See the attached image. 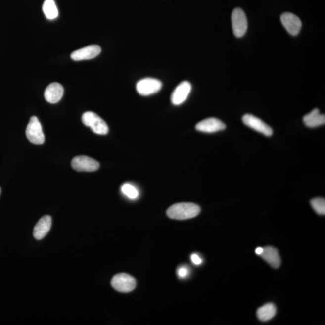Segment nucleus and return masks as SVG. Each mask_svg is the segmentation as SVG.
I'll return each mask as SVG.
<instances>
[{
  "label": "nucleus",
  "mask_w": 325,
  "mask_h": 325,
  "mask_svg": "<svg viewBox=\"0 0 325 325\" xmlns=\"http://www.w3.org/2000/svg\"><path fill=\"white\" fill-rule=\"evenodd\" d=\"M201 212L199 205L191 202H181L172 205L167 210L169 218L176 220H186L194 218Z\"/></svg>",
  "instance_id": "1"
},
{
  "label": "nucleus",
  "mask_w": 325,
  "mask_h": 325,
  "mask_svg": "<svg viewBox=\"0 0 325 325\" xmlns=\"http://www.w3.org/2000/svg\"><path fill=\"white\" fill-rule=\"evenodd\" d=\"M83 123L90 127L96 134L105 135L108 132V127L103 119L93 112H87L82 116Z\"/></svg>",
  "instance_id": "2"
},
{
  "label": "nucleus",
  "mask_w": 325,
  "mask_h": 325,
  "mask_svg": "<svg viewBox=\"0 0 325 325\" xmlns=\"http://www.w3.org/2000/svg\"><path fill=\"white\" fill-rule=\"evenodd\" d=\"M26 136L30 143L36 145L43 144L45 141L43 128L36 116H32L30 119L26 129Z\"/></svg>",
  "instance_id": "3"
},
{
  "label": "nucleus",
  "mask_w": 325,
  "mask_h": 325,
  "mask_svg": "<svg viewBox=\"0 0 325 325\" xmlns=\"http://www.w3.org/2000/svg\"><path fill=\"white\" fill-rule=\"evenodd\" d=\"M111 284L115 290L121 293H129L135 290L136 281L130 275L121 273L113 277Z\"/></svg>",
  "instance_id": "4"
},
{
  "label": "nucleus",
  "mask_w": 325,
  "mask_h": 325,
  "mask_svg": "<svg viewBox=\"0 0 325 325\" xmlns=\"http://www.w3.org/2000/svg\"><path fill=\"white\" fill-rule=\"evenodd\" d=\"M232 22L235 36L243 37L248 30V20L244 11L240 8H235L232 13Z\"/></svg>",
  "instance_id": "5"
},
{
  "label": "nucleus",
  "mask_w": 325,
  "mask_h": 325,
  "mask_svg": "<svg viewBox=\"0 0 325 325\" xmlns=\"http://www.w3.org/2000/svg\"><path fill=\"white\" fill-rule=\"evenodd\" d=\"M162 88V82L154 78H145L136 84V91L141 96H149L156 93Z\"/></svg>",
  "instance_id": "6"
},
{
  "label": "nucleus",
  "mask_w": 325,
  "mask_h": 325,
  "mask_svg": "<svg viewBox=\"0 0 325 325\" xmlns=\"http://www.w3.org/2000/svg\"><path fill=\"white\" fill-rule=\"evenodd\" d=\"M72 168L79 172H94L99 168V163L93 158L80 155L74 157L71 162Z\"/></svg>",
  "instance_id": "7"
},
{
  "label": "nucleus",
  "mask_w": 325,
  "mask_h": 325,
  "mask_svg": "<svg viewBox=\"0 0 325 325\" xmlns=\"http://www.w3.org/2000/svg\"><path fill=\"white\" fill-rule=\"evenodd\" d=\"M242 121L246 126L266 136H271L273 135V130L270 126L263 122L262 119L251 115V114L244 115L243 116Z\"/></svg>",
  "instance_id": "8"
},
{
  "label": "nucleus",
  "mask_w": 325,
  "mask_h": 325,
  "mask_svg": "<svg viewBox=\"0 0 325 325\" xmlns=\"http://www.w3.org/2000/svg\"><path fill=\"white\" fill-rule=\"evenodd\" d=\"M280 21L287 31L291 35H298L302 28V21L292 13L285 12L280 16Z\"/></svg>",
  "instance_id": "9"
},
{
  "label": "nucleus",
  "mask_w": 325,
  "mask_h": 325,
  "mask_svg": "<svg viewBox=\"0 0 325 325\" xmlns=\"http://www.w3.org/2000/svg\"><path fill=\"white\" fill-rule=\"evenodd\" d=\"M226 125L220 119L210 118L204 119L196 125V129L198 131L212 133L226 129Z\"/></svg>",
  "instance_id": "10"
},
{
  "label": "nucleus",
  "mask_w": 325,
  "mask_h": 325,
  "mask_svg": "<svg viewBox=\"0 0 325 325\" xmlns=\"http://www.w3.org/2000/svg\"><path fill=\"white\" fill-rule=\"evenodd\" d=\"M191 91V85L190 83L187 81L180 83L172 93V103L174 105H179L183 104L189 96Z\"/></svg>",
  "instance_id": "11"
},
{
  "label": "nucleus",
  "mask_w": 325,
  "mask_h": 325,
  "mask_svg": "<svg viewBox=\"0 0 325 325\" xmlns=\"http://www.w3.org/2000/svg\"><path fill=\"white\" fill-rule=\"evenodd\" d=\"M101 52V47L97 45H91L76 50L72 52L71 57L75 61L90 60L98 56Z\"/></svg>",
  "instance_id": "12"
},
{
  "label": "nucleus",
  "mask_w": 325,
  "mask_h": 325,
  "mask_svg": "<svg viewBox=\"0 0 325 325\" xmlns=\"http://www.w3.org/2000/svg\"><path fill=\"white\" fill-rule=\"evenodd\" d=\"M52 225V218L49 215H46L40 219L33 230V237L35 239L40 240L45 237L49 232Z\"/></svg>",
  "instance_id": "13"
},
{
  "label": "nucleus",
  "mask_w": 325,
  "mask_h": 325,
  "mask_svg": "<svg viewBox=\"0 0 325 325\" xmlns=\"http://www.w3.org/2000/svg\"><path fill=\"white\" fill-rule=\"evenodd\" d=\"M64 89L59 83H52L46 88L44 97L47 102L51 104L57 103L62 99Z\"/></svg>",
  "instance_id": "14"
},
{
  "label": "nucleus",
  "mask_w": 325,
  "mask_h": 325,
  "mask_svg": "<svg viewBox=\"0 0 325 325\" xmlns=\"http://www.w3.org/2000/svg\"><path fill=\"white\" fill-rule=\"evenodd\" d=\"M264 260L275 269L279 268L280 265V258L279 251L276 248L272 246H267L263 248L260 254Z\"/></svg>",
  "instance_id": "15"
},
{
  "label": "nucleus",
  "mask_w": 325,
  "mask_h": 325,
  "mask_svg": "<svg viewBox=\"0 0 325 325\" xmlns=\"http://www.w3.org/2000/svg\"><path fill=\"white\" fill-rule=\"evenodd\" d=\"M305 126L310 128H315L322 126L325 123V116L321 114L318 108H315L303 118Z\"/></svg>",
  "instance_id": "16"
},
{
  "label": "nucleus",
  "mask_w": 325,
  "mask_h": 325,
  "mask_svg": "<svg viewBox=\"0 0 325 325\" xmlns=\"http://www.w3.org/2000/svg\"><path fill=\"white\" fill-rule=\"evenodd\" d=\"M277 308L276 305L272 303H268L263 306L258 308L257 315L258 319L262 322H267L271 320L276 316Z\"/></svg>",
  "instance_id": "17"
},
{
  "label": "nucleus",
  "mask_w": 325,
  "mask_h": 325,
  "mask_svg": "<svg viewBox=\"0 0 325 325\" xmlns=\"http://www.w3.org/2000/svg\"><path fill=\"white\" fill-rule=\"evenodd\" d=\"M43 10L48 19H54L59 15V12L54 0H46L44 2Z\"/></svg>",
  "instance_id": "18"
},
{
  "label": "nucleus",
  "mask_w": 325,
  "mask_h": 325,
  "mask_svg": "<svg viewBox=\"0 0 325 325\" xmlns=\"http://www.w3.org/2000/svg\"><path fill=\"white\" fill-rule=\"evenodd\" d=\"M122 193L128 198L131 199H135L138 198L139 191L134 186L130 183H125L121 187Z\"/></svg>",
  "instance_id": "19"
},
{
  "label": "nucleus",
  "mask_w": 325,
  "mask_h": 325,
  "mask_svg": "<svg viewBox=\"0 0 325 325\" xmlns=\"http://www.w3.org/2000/svg\"><path fill=\"white\" fill-rule=\"evenodd\" d=\"M311 205L315 212L321 215L325 214V200L322 198L313 199L310 202Z\"/></svg>",
  "instance_id": "20"
},
{
  "label": "nucleus",
  "mask_w": 325,
  "mask_h": 325,
  "mask_svg": "<svg viewBox=\"0 0 325 325\" xmlns=\"http://www.w3.org/2000/svg\"><path fill=\"white\" fill-rule=\"evenodd\" d=\"M177 274L181 279H185V278L187 277L188 275L189 274V269H188L187 266H180L178 269Z\"/></svg>",
  "instance_id": "21"
},
{
  "label": "nucleus",
  "mask_w": 325,
  "mask_h": 325,
  "mask_svg": "<svg viewBox=\"0 0 325 325\" xmlns=\"http://www.w3.org/2000/svg\"><path fill=\"white\" fill-rule=\"evenodd\" d=\"M191 262H192V263L196 265H201V264L202 262V260L201 258H200V257L198 254H193L191 255Z\"/></svg>",
  "instance_id": "22"
},
{
  "label": "nucleus",
  "mask_w": 325,
  "mask_h": 325,
  "mask_svg": "<svg viewBox=\"0 0 325 325\" xmlns=\"http://www.w3.org/2000/svg\"><path fill=\"white\" fill-rule=\"evenodd\" d=\"M263 251V248H258L255 250V253L258 255H260L261 254H262V252Z\"/></svg>",
  "instance_id": "23"
},
{
  "label": "nucleus",
  "mask_w": 325,
  "mask_h": 325,
  "mask_svg": "<svg viewBox=\"0 0 325 325\" xmlns=\"http://www.w3.org/2000/svg\"><path fill=\"white\" fill-rule=\"evenodd\" d=\"M1 187H0V195H1Z\"/></svg>",
  "instance_id": "24"
}]
</instances>
